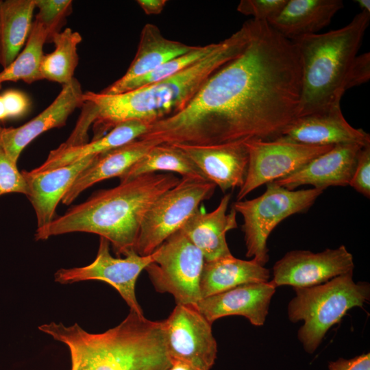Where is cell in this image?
Wrapping results in <instances>:
<instances>
[{
    "mask_svg": "<svg viewBox=\"0 0 370 370\" xmlns=\"http://www.w3.org/2000/svg\"><path fill=\"white\" fill-rule=\"evenodd\" d=\"M370 78V53L357 56L349 71L347 89L361 85Z\"/></svg>",
    "mask_w": 370,
    "mask_h": 370,
    "instance_id": "d590c367",
    "label": "cell"
},
{
    "mask_svg": "<svg viewBox=\"0 0 370 370\" xmlns=\"http://www.w3.org/2000/svg\"><path fill=\"white\" fill-rule=\"evenodd\" d=\"M153 261V254L140 256L134 250L125 258H114L109 241L100 237L95 259L88 265L60 269L54 274L56 282L71 284L86 280L103 281L114 287L131 310L143 314L136 296V283L141 271Z\"/></svg>",
    "mask_w": 370,
    "mask_h": 370,
    "instance_id": "8fae6325",
    "label": "cell"
},
{
    "mask_svg": "<svg viewBox=\"0 0 370 370\" xmlns=\"http://www.w3.org/2000/svg\"><path fill=\"white\" fill-rule=\"evenodd\" d=\"M354 267L353 256L344 245L318 253L293 250L275 263L270 282L275 287H310L353 272Z\"/></svg>",
    "mask_w": 370,
    "mask_h": 370,
    "instance_id": "4fadbf2b",
    "label": "cell"
},
{
    "mask_svg": "<svg viewBox=\"0 0 370 370\" xmlns=\"http://www.w3.org/2000/svg\"><path fill=\"white\" fill-rule=\"evenodd\" d=\"M48 42V32L38 20L33 21L25 46L15 60L0 72V85L5 82L23 81L32 84L42 80L40 66L44 45Z\"/></svg>",
    "mask_w": 370,
    "mask_h": 370,
    "instance_id": "f1b7e54d",
    "label": "cell"
},
{
    "mask_svg": "<svg viewBox=\"0 0 370 370\" xmlns=\"http://www.w3.org/2000/svg\"><path fill=\"white\" fill-rule=\"evenodd\" d=\"M255 27V21H246L204 58L160 81L117 95L84 92L81 116L92 123V140L124 122L151 125L184 110L212 74L245 49Z\"/></svg>",
    "mask_w": 370,
    "mask_h": 370,
    "instance_id": "7a4b0ae2",
    "label": "cell"
},
{
    "mask_svg": "<svg viewBox=\"0 0 370 370\" xmlns=\"http://www.w3.org/2000/svg\"><path fill=\"white\" fill-rule=\"evenodd\" d=\"M159 144L154 140L137 138L98 156L78 175L62 202L69 205L93 184L111 177H121L153 147Z\"/></svg>",
    "mask_w": 370,
    "mask_h": 370,
    "instance_id": "7402d4cb",
    "label": "cell"
},
{
    "mask_svg": "<svg viewBox=\"0 0 370 370\" xmlns=\"http://www.w3.org/2000/svg\"><path fill=\"white\" fill-rule=\"evenodd\" d=\"M323 192L315 188L288 190L271 182L260 196L236 201L232 208L243 218L246 256L264 266L269 259L267 241L273 230L289 216L308 210Z\"/></svg>",
    "mask_w": 370,
    "mask_h": 370,
    "instance_id": "52a82bcc",
    "label": "cell"
},
{
    "mask_svg": "<svg viewBox=\"0 0 370 370\" xmlns=\"http://www.w3.org/2000/svg\"><path fill=\"white\" fill-rule=\"evenodd\" d=\"M216 185L204 178L184 176L161 195L147 212L134 247L140 256L151 254L166 238L180 230L210 199Z\"/></svg>",
    "mask_w": 370,
    "mask_h": 370,
    "instance_id": "ba28073f",
    "label": "cell"
},
{
    "mask_svg": "<svg viewBox=\"0 0 370 370\" xmlns=\"http://www.w3.org/2000/svg\"><path fill=\"white\" fill-rule=\"evenodd\" d=\"M38 329L68 347L71 370H166L170 365L162 321L131 309L102 333L88 332L77 323L51 322Z\"/></svg>",
    "mask_w": 370,
    "mask_h": 370,
    "instance_id": "277c9868",
    "label": "cell"
},
{
    "mask_svg": "<svg viewBox=\"0 0 370 370\" xmlns=\"http://www.w3.org/2000/svg\"><path fill=\"white\" fill-rule=\"evenodd\" d=\"M195 46L165 38L155 25L141 30L136 55L125 73L101 90L104 95L123 93L130 84L153 71L167 61L192 50Z\"/></svg>",
    "mask_w": 370,
    "mask_h": 370,
    "instance_id": "ffe728a7",
    "label": "cell"
},
{
    "mask_svg": "<svg viewBox=\"0 0 370 370\" xmlns=\"http://www.w3.org/2000/svg\"><path fill=\"white\" fill-rule=\"evenodd\" d=\"M8 116L3 104V101L0 95V121L8 119Z\"/></svg>",
    "mask_w": 370,
    "mask_h": 370,
    "instance_id": "60d3db41",
    "label": "cell"
},
{
    "mask_svg": "<svg viewBox=\"0 0 370 370\" xmlns=\"http://www.w3.org/2000/svg\"><path fill=\"white\" fill-rule=\"evenodd\" d=\"M151 124L140 121L122 123L102 137L77 146L61 144L50 151L47 160L34 173L43 172L75 163L84 158L99 156L109 150L139 138L147 132Z\"/></svg>",
    "mask_w": 370,
    "mask_h": 370,
    "instance_id": "cb8c5ba5",
    "label": "cell"
},
{
    "mask_svg": "<svg viewBox=\"0 0 370 370\" xmlns=\"http://www.w3.org/2000/svg\"><path fill=\"white\" fill-rule=\"evenodd\" d=\"M1 62V29H0V64Z\"/></svg>",
    "mask_w": 370,
    "mask_h": 370,
    "instance_id": "b9f144b4",
    "label": "cell"
},
{
    "mask_svg": "<svg viewBox=\"0 0 370 370\" xmlns=\"http://www.w3.org/2000/svg\"><path fill=\"white\" fill-rule=\"evenodd\" d=\"M270 271L253 259L245 260L232 255L204 261L199 281L201 299L241 284L267 282Z\"/></svg>",
    "mask_w": 370,
    "mask_h": 370,
    "instance_id": "d4e9b609",
    "label": "cell"
},
{
    "mask_svg": "<svg viewBox=\"0 0 370 370\" xmlns=\"http://www.w3.org/2000/svg\"><path fill=\"white\" fill-rule=\"evenodd\" d=\"M137 3L147 15L160 14L164 10L166 0H137Z\"/></svg>",
    "mask_w": 370,
    "mask_h": 370,
    "instance_id": "74e56055",
    "label": "cell"
},
{
    "mask_svg": "<svg viewBox=\"0 0 370 370\" xmlns=\"http://www.w3.org/2000/svg\"><path fill=\"white\" fill-rule=\"evenodd\" d=\"M343 7L341 0H287L280 14L269 24L293 40L318 34Z\"/></svg>",
    "mask_w": 370,
    "mask_h": 370,
    "instance_id": "603a6c76",
    "label": "cell"
},
{
    "mask_svg": "<svg viewBox=\"0 0 370 370\" xmlns=\"http://www.w3.org/2000/svg\"><path fill=\"white\" fill-rule=\"evenodd\" d=\"M369 18L370 14L360 12L340 29L292 40L298 50L301 68L297 117L341 106Z\"/></svg>",
    "mask_w": 370,
    "mask_h": 370,
    "instance_id": "5b68a950",
    "label": "cell"
},
{
    "mask_svg": "<svg viewBox=\"0 0 370 370\" xmlns=\"http://www.w3.org/2000/svg\"><path fill=\"white\" fill-rule=\"evenodd\" d=\"M218 45L219 42L204 46H195L188 52L167 61L153 71L134 81L128 85L124 92L143 87L177 73L210 53L217 47Z\"/></svg>",
    "mask_w": 370,
    "mask_h": 370,
    "instance_id": "f546056e",
    "label": "cell"
},
{
    "mask_svg": "<svg viewBox=\"0 0 370 370\" xmlns=\"http://www.w3.org/2000/svg\"><path fill=\"white\" fill-rule=\"evenodd\" d=\"M249 154L245 180L237 194L242 200L256 188L285 177L333 146H314L281 139L245 142Z\"/></svg>",
    "mask_w": 370,
    "mask_h": 370,
    "instance_id": "30bf717a",
    "label": "cell"
},
{
    "mask_svg": "<svg viewBox=\"0 0 370 370\" xmlns=\"http://www.w3.org/2000/svg\"><path fill=\"white\" fill-rule=\"evenodd\" d=\"M357 3L358 4L361 12H365L370 14V1L369 0H357Z\"/></svg>",
    "mask_w": 370,
    "mask_h": 370,
    "instance_id": "ab89813d",
    "label": "cell"
},
{
    "mask_svg": "<svg viewBox=\"0 0 370 370\" xmlns=\"http://www.w3.org/2000/svg\"><path fill=\"white\" fill-rule=\"evenodd\" d=\"M230 194L225 195L217 207L210 212L198 209L180 230L202 253L204 261L232 255L226 242V233L237 227L236 212L227 214Z\"/></svg>",
    "mask_w": 370,
    "mask_h": 370,
    "instance_id": "44dd1931",
    "label": "cell"
},
{
    "mask_svg": "<svg viewBox=\"0 0 370 370\" xmlns=\"http://www.w3.org/2000/svg\"><path fill=\"white\" fill-rule=\"evenodd\" d=\"M287 0H241L237 6L240 13L253 17V20L268 23L281 12Z\"/></svg>",
    "mask_w": 370,
    "mask_h": 370,
    "instance_id": "d6a6232c",
    "label": "cell"
},
{
    "mask_svg": "<svg viewBox=\"0 0 370 370\" xmlns=\"http://www.w3.org/2000/svg\"><path fill=\"white\" fill-rule=\"evenodd\" d=\"M145 270L156 291L169 293L176 304L195 305L201 299L199 281L204 263L201 251L180 230L153 253Z\"/></svg>",
    "mask_w": 370,
    "mask_h": 370,
    "instance_id": "9c48e42d",
    "label": "cell"
},
{
    "mask_svg": "<svg viewBox=\"0 0 370 370\" xmlns=\"http://www.w3.org/2000/svg\"><path fill=\"white\" fill-rule=\"evenodd\" d=\"M97 156L87 157L75 163L43 172L22 171L29 188L27 197L36 216L37 229L47 226L54 219L58 203L78 175Z\"/></svg>",
    "mask_w": 370,
    "mask_h": 370,
    "instance_id": "d6986e66",
    "label": "cell"
},
{
    "mask_svg": "<svg viewBox=\"0 0 370 370\" xmlns=\"http://www.w3.org/2000/svg\"><path fill=\"white\" fill-rule=\"evenodd\" d=\"M180 180L171 173H153L99 190L47 226L36 229L35 239L77 232L96 234L109 241L117 256H125L134 250L151 206Z\"/></svg>",
    "mask_w": 370,
    "mask_h": 370,
    "instance_id": "3957f363",
    "label": "cell"
},
{
    "mask_svg": "<svg viewBox=\"0 0 370 370\" xmlns=\"http://www.w3.org/2000/svg\"><path fill=\"white\" fill-rule=\"evenodd\" d=\"M328 368L329 370H370V354L367 353L349 360L339 358L330 361Z\"/></svg>",
    "mask_w": 370,
    "mask_h": 370,
    "instance_id": "8d00e7d4",
    "label": "cell"
},
{
    "mask_svg": "<svg viewBox=\"0 0 370 370\" xmlns=\"http://www.w3.org/2000/svg\"><path fill=\"white\" fill-rule=\"evenodd\" d=\"M80 34L71 28H66L56 34L51 42L54 50L44 54L40 66L41 79L61 84H68L74 78L78 64L77 46L82 42Z\"/></svg>",
    "mask_w": 370,
    "mask_h": 370,
    "instance_id": "83f0119b",
    "label": "cell"
},
{
    "mask_svg": "<svg viewBox=\"0 0 370 370\" xmlns=\"http://www.w3.org/2000/svg\"><path fill=\"white\" fill-rule=\"evenodd\" d=\"M165 347L170 358L210 370L217 354V343L210 323L193 304H177L162 321Z\"/></svg>",
    "mask_w": 370,
    "mask_h": 370,
    "instance_id": "7c38bea8",
    "label": "cell"
},
{
    "mask_svg": "<svg viewBox=\"0 0 370 370\" xmlns=\"http://www.w3.org/2000/svg\"><path fill=\"white\" fill-rule=\"evenodd\" d=\"M362 147L357 144L334 145L296 172L273 182L288 190L302 185H312L323 190L329 186H347Z\"/></svg>",
    "mask_w": 370,
    "mask_h": 370,
    "instance_id": "e0dca14e",
    "label": "cell"
},
{
    "mask_svg": "<svg viewBox=\"0 0 370 370\" xmlns=\"http://www.w3.org/2000/svg\"><path fill=\"white\" fill-rule=\"evenodd\" d=\"M38 9L36 18L40 21L48 32V42L60 32L66 17L73 10L71 0H34Z\"/></svg>",
    "mask_w": 370,
    "mask_h": 370,
    "instance_id": "4dcf8cb0",
    "label": "cell"
},
{
    "mask_svg": "<svg viewBox=\"0 0 370 370\" xmlns=\"http://www.w3.org/2000/svg\"><path fill=\"white\" fill-rule=\"evenodd\" d=\"M9 118H16L24 115L30 106L28 97L17 90H8L1 95Z\"/></svg>",
    "mask_w": 370,
    "mask_h": 370,
    "instance_id": "e575fe53",
    "label": "cell"
},
{
    "mask_svg": "<svg viewBox=\"0 0 370 370\" xmlns=\"http://www.w3.org/2000/svg\"><path fill=\"white\" fill-rule=\"evenodd\" d=\"M349 185L367 198H369L370 144L366 145L360 149L355 171Z\"/></svg>",
    "mask_w": 370,
    "mask_h": 370,
    "instance_id": "836d02e7",
    "label": "cell"
},
{
    "mask_svg": "<svg viewBox=\"0 0 370 370\" xmlns=\"http://www.w3.org/2000/svg\"><path fill=\"white\" fill-rule=\"evenodd\" d=\"M301 68L294 42L256 21L245 49L206 82L178 113L139 138L197 146L273 140L297 118Z\"/></svg>",
    "mask_w": 370,
    "mask_h": 370,
    "instance_id": "6da1fadb",
    "label": "cell"
},
{
    "mask_svg": "<svg viewBox=\"0 0 370 370\" xmlns=\"http://www.w3.org/2000/svg\"><path fill=\"white\" fill-rule=\"evenodd\" d=\"M295 296L288 306L293 323L304 321L297 336L305 351L312 354L330 328L341 321L347 310L362 308L370 298L367 282H354L353 272L306 288H294Z\"/></svg>",
    "mask_w": 370,
    "mask_h": 370,
    "instance_id": "8992f818",
    "label": "cell"
},
{
    "mask_svg": "<svg viewBox=\"0 0 370 370\" xmlns=\"http://www.w3.org/2000/svg\"><path fill=\"white\" fill-rule=\"evenodd\" d=\"M278 139L314 146L370 144L369 134L353 127L344 118L341 106L297 117Z\"/></svg>",
    "mask_w": 370,
    "mask_h": 370,
    "instance_id": "9a60e30c",
    "label": "cell"
},
{
    "mask_svg": "<svg viewBox=\"0 0 370 370\" xmlns=\"http://www.w3.org/2000/svg\"><path fill=\"white\" fill-rule=\"evenodd\" d=\"M166 370H203L194 365L175 358H170V365Z\"/></svg>",
    "mask_w": 370,
    "mask_h": 370,
    "instance_id": "f35d334b",
    "label": "cell"
},
{
    "mask_svg": "<svg viewBox=\"0 0 370 370\" xmlns=\"http://www.w3.org/2000/svg\"><path fill=\"white\" fill-rule=\"evenodd\" d=\"M270 281L247 283L201 299L195 306L211 323L230 315H241L256 326L264 325L275 292Z\"/></svg>",
    "mask_w": 370,
    "mask_h": 370,
    "instance_id": "2e32d148",
    "label": "cell"
},
{
    "mask_svg": "<svg viewBox=\"0 0 370 370\" xmlns=\"http://www.w3.org/2000/svg\"><path fill=\"white\" fill-rule=\"evenodd\" d=\"M83 96L81 84L74 77L62 86L49 106L29 121L17 127H1V141L12 160L17 164L23 150L41 134L64 125L69 116L82 108Z\"/></svg>",
    "mask_w": 370,
    "mask_h": 370,
    "instance_id": "5bb4252c",
    "label": "cell"
},
{
    "mask_svg": "<svg viewBox=\"0 0 370 370\" xmlns=\"http://www.w3.org/2000/svg\"><path fill=\"white\" fill-rule=\"evenodd\" d=\"M1 127L0 126V196L10 193L27 196L29 192L27 181L3 147L1 138Z\"/></svg>",
    "mask_w": 370,
    "mask_h": 370,
    "instance_id": "1f68e13d",
    "label": "cell"
},
{
    "mask_svg": "<svg viewBox=\"0 0 370 370\" xmlns=\"http://www.w3.org/2000/svg\"><path fill=\"white\" fill-rule=\"evenodd\" d=\"M175 172L184 176L207 180L188 155L175 145L161 143L153 147L140 160L130 167L121 177V182L156 173Z\"/></svg>",
    "mask_w": 370,
    "mask_h": 370,
    "instance_id": "4316f807",
    "label": "cell"
},
{
    "mask_svg": "<svg viewBox=\"0 0 370 370\" xmlns=\"http://www.w3.org/2000/svg\"><path fill=\"white\" fill-rule=\"evenodd\" d=\"M34 0H0V29L3 69L8 67L25 46L29 35Z\"/></svg>",
    "mask_w": 370,
    "mask_h": 370,
    "instance_id": "484cf974",
    "label": "cell"
},
{
    "mask_svg": "<svg viewBox=\"0 0 370 370\" xmlns=\"http://www.w3.org/2000/svg\"><path fill=\"white\" fill-rule=\"evenodd\" d=\"M199 169L205 177L222 192L241 188L245 182L249 154L245 143L208 146L175 145Z\"/></svg>",
    "mask_w": 370,
    "mask_h": 370,
    "instance_id": "ac0fdd59",
    "label": "cell"
}]
</instances>
